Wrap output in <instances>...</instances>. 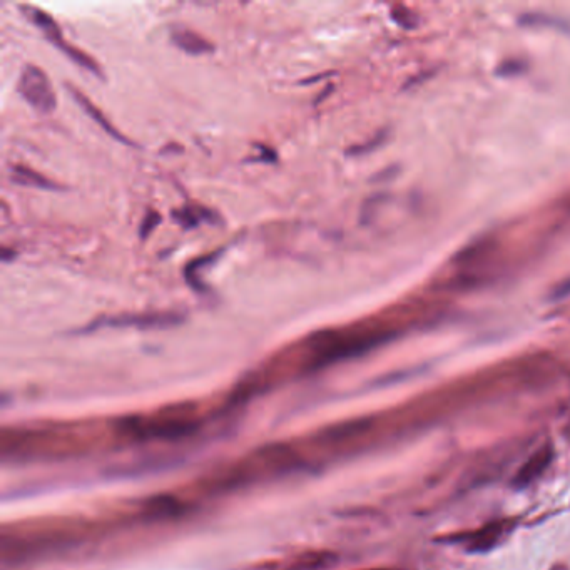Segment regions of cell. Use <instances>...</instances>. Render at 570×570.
I'll return each mask as SVG.
<instances>
[{
  "mask_svg": "<svg viewBox=\"0 0 570 570\" xmlns=\"http://www.w3.org/2000/svg\"><path fill=\"white\" fill-rule=\"evenodd\" d=\"M69 91L72 92V97H74L77 104L84 109L87 116H89V118H91L92 121H94V123L104 131V133L109 134L112 139H116L119 143L128 144V146H136L131 139L124 138L123 134L119 133L118 129L114 128V126L104 118V114H102V112L97 109V106H94V104H92V102L89 101L81 91H77V89H74V87L71 86H69Z\"/></svg>",
  "mask_w": 570,
  "mask_h": 570,
  "instance_id": "obj_8",
  "label": "cell"
},
{
  "mask_svg": "<svg viewBox=\"0 0 570 570\" xmlns=\"http://www.w3.org/2000/svg\"><path fill=\"white\" fill-rule=\"evenodd\" d=\"M517 522L512 519L494 520L490 524L484 525L482 529L472 534H465L460 537L455 544L464 545L467 552L475 554H485L504 544V540L509 539V535L515 530Z\"/></svg>",
  "mask_w": 570,
  "mask_h": 570,
  "instance_id": "obj_4",
  "label": "cell"
},
{
  "mask_svg": "<svg viewBox=\"0 0 570 570\" xmlns=\"http://www.w3.org/2000/svg\"><path fill=\"white\" fill-rule=\"evenodd\" d=\"M2 255H0V260L4 261V263H11L12 260H16L17 253L14 250H9V248H2L0 251Z\"/></svg>",
  "mask_w": 570,
  "mask_h": 570,
  "instance_id": "obj_15",
  "label": "cell"
},
{
  "mask_svg": "<svg viewBox=\"0 0 570 570\" xmlns=\"http://www.w3.org/2000/svg\"><path fill=\"white\" fill-rule=\"evenodd\" d=\"M372 570H383V569H372Z\"/></svg>",
  "mask_w": 570,
  "mask_h": 570,
  "instance_id": "obj_17",
  "label": "cell"
},
{
  "mask_svg": "<svg viewBox=\"0 0 570 570\" xmlns=\"http://www.w3.org/2000/svg\"><path fill=\"white\" fill-rule=\"evenodd\" d=\"M171 42L189 56H204V54L214 51L211 42L206 41L204 37L199 36L191 29H186V27H174L171 31Z\"/></svg>",
  "mask_w": 570,
  "mask_h": 570,
  "instance_id": "obj_6",
  "label": "cell"
},
{
  "mask_svg": "<svg viewBox=\"0 0 570 570\" xmlns=\"http://www.w3.org/2000/svg\"><path fill=\"white\" fill-rule=\"evenodd\" d=\"M550 570H569V567H567V565L557 564Z\"/></svg>",
  "mask_w": 570,
  "mask_h": 570,
  "instance_id": "obj_16",
  "label": "cell"
},
{
  "mask_svg": "<svg viewBox=\"0 0 570 570\" xmlns=\"http://www.w3.org/2000/svg\"><path fill=\"white\" fill-rule=\"evenodd\" d=\"M17 92L34 111L51 114L56 109L57 99L51 81L37 66H24L17 82Z\"/></svg>",
  "mask_w": 570,
  "mask_h": 570,
  "instance_id": "obj_3",
  "label": "cell"
},
{
  "mask_svg": "<svg viewBox=\"0 0 570 570\" xmlns=\"http://www.w3.org/2000/svg\"><path fill=\"white\" fill-rule=\"evenodd\" d=\"M552 460H554V448L550 443H545L542 447L537 448L530 455L529 460L520 467L519 472L515 474L512 485L517 490H524L530 485H534L549 470Z\"/></svg>",
  "mask_w": 570,
  "mask_h": 570,
  "instance_id": "obj_5",
  "label": "cell"
},
{
  "mask_svg": "<svg viewBox=\"0 0 570 570\" xmlns=\"http://www.w3.org/2000/svg\"><path fill=\"white\" fill-rule=\"evenodd\" d=\"M223 250L216 251V253H211L208 256H201V258H196V260L191 261L186 265V270H184V276H186V283H188L194 291H198V293H204V291L208 290L206 285H204L203 281H201V276L199 273L206 268V266L211 265L214 261L218 260L219 256H221Z\"/></svg>",
  "mask_w": 570,
  "mask_h": 570,
  "instance_id": "obj_11",
  "label": "cell"
},
{
  "mask_svg": "<svg viewBox=\"0 0 570 570\" xmlns=\"http://www.w3.org/2000/svg\"><path fill=\"white\" fill-rule=\"evenodd\" d=\"M194 425H196V415L193 405L189 403L163 408L153 415L131 417L121 423L124 433L146 438L176 437L193 430Z\"/></svg>",
  "mask_w": 570,
  "mask_h": 570,
  "instance_id": "obj_1",
  "label": "cell"
},
{
  "mask_svg": "<svg viewBox=\"0 0 570 570\" xmlns=\"http://www.w3.org/2000/svg\"><path fill=\"white\" fill-rule=\"evenodd\" d=\"M173 219L181 224L184 230H193L201 223H214L216 214L209 209L199 208V206H184L183 209L173 211Z\"/></svg>",
  "mask_w": 570,
  "mask_h": 570,
  "instance_id": "obj_9",
  "label": "cell"
},
{
  "mask_svg": "<svg viewBox=\"0 0 570 570\" xmlns=\"http://www.w3.org/2000/svg\"><path fill=\"white\" fill-rule=\"evenodd\" d=\"M12 181L21 184V186H27V188L44 189V191H59L61 189L51 179L44 178L42 174L32 171L31 168H26V166H14L12 168Z\"/></svg>",
  "mask_w": 570,
  "mask_h": 570,
  "instance_id": "obj_10",
  "label": "cell"
},
{
  "mask_svg": "<svg viewBox=\"0 0 570 570\" xmlns=\"http://www.w3.org/2000/svg\"><path fill=\"white\" fill-rule=\"evenodd\" d=\"M570 295V280L565 281L554 291V300H562L565 296Z\"/></svg>",
  "mask_w": 570,
  "mask_h": 570,
  "instance_id": "obj_14",
  "label": "cell"
},
{
  "mask_svg": "<svg viewBox=\"0 0 570 570\" xmlns=\"http://www.w3.org/2000/svg\"><path fill=\"white\" fill-rule=\"evenodd\" d=\"M256 148L260 149L261 154L260 156H258V158L251 159L253 163H265V164L276 163V159H278V156H276V153L275 151H273V149L266 148V146H256Z\"/></svg>",
  "mask_w": 570,
  "mask_h": 570,
  "instance_id": "obj_13",
  "label": "cell"
},
{
  "mask_svg": "<svg viewBox=\"0 0 570 570\" xmlns=\"http://www.w3.org/2000/svg\"><path fill=\"white\" fill-rule=\"evenodd\" d=\"M44 34H46V37L49 39L51 44H54L59 51L64 52L72 62H76L77 66H81L82 69H86V71L102 77L101 69L97 66L96 61H92L91 57L87 56L86 52L79 51L76 47L69 46V44L62 39L61 29H59L57 24L56 26L51 27V31L47 29Z\"/></svg>",
  "mask_w": 570,
  "mask_h": 570,
  "instance_id": "obj_7",
  "label": "cell"
},
{
  "mask_svg": "<svg viewBox=\"0 0 570 570\" xmlns=\"http://www.w3.org/2000/svg\"><path fill=\"white\" fill-rule=\"evenodd\" d=\"M159 223H161V216H159L156 211H149V213L144 216L143 223L139 226V236H141V240H146Z\"/></svg>",
  "mask_w": 570,
  "mask_h": 570,
  "instance_id": "obj_12",
  "label": "cell"
},
{
  "mask_svg": "<svg viewBox=\"0 0 570 570\" xmlns=\"http://www.w3.org/2000/svg\"><path fill=\"white\" fill-rule=\"evenodd\" d=\"M186 316L173 311L163 313H123V315L106 316L84 326L79 333H92L99 328H138V330H168L183 325Z\"/></svg>",
  "mask_w": 570,
  "mask_h": 570,
  "instance_id": "obj_2",
  "label": "cell"
}]
</instances>
